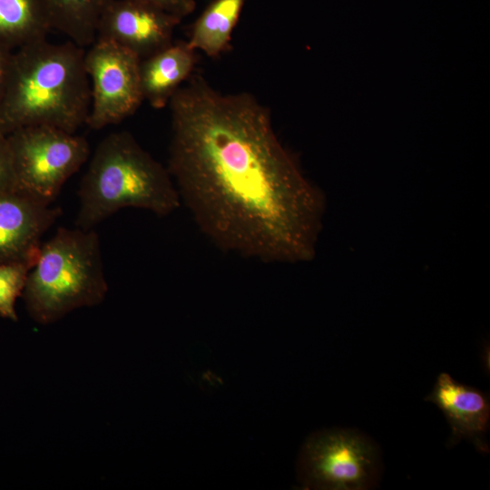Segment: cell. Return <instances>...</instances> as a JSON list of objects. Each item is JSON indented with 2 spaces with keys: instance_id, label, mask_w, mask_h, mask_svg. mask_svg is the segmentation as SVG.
Wrapping results in <instances>:
<instances>
[{
  "instance_id": "1",
  "label": "cell",
  "mask_w": 490,
  "mask_h": 490,
  "mask_svg": "<svg viewBox=\"0 0 490 490\" xmlns=\"http://www.w3.org/2000/svg\"><path fill=\"white\" fill-rule=\"evenodd\" d=\"M168 170L181 201L217 247L266 263L309 261L325 198L249 93H223L191 75L169 102Z\"/></svg>"
},
{
  "instance_id": "2",
  "label": "cell",
  "mask_w": 490,
  "mask_h": 490,
  "mask_svg": "<svg viewBox=\"0 0 490 490\" xmlns=\"http://www.w3.org/2000/svg\"><path fill=\"white\" fill-rule=\"evenodd\" d=\"M85 51L69 41L43 39L23 46L11 62L1 103L0 134L30 126L75 132L86 124L91 85Z\"/></svg>"
},
{
  "instance_id": "3",
  "label": "cell",
  "mask_w": 490,
  "mask_h": 490,
  "mask_svg": "<svg viewBox=\"0 0 490 490\" xmlns=\"http://www.w3.org/2000/svg\"><path fill=\"white\" fill-rule=\"evenodd\" d=\"M78 196L76 227L93 229L119 210L138 208L164 217L181 206L168 168L127 132L110 133L97 146Z\"/></svg>"
},
{
  "instance_id": "4",
  "label": "cell",
  "mask_w": 490,
  "mask_h": 490,
  "mask_svg": "<svg viewBox=\"0 0 490 490\" xmlns=\"http://www.w3.org/2000/svg\"><path fill=\"white\" fill-rule=\"evenodd\" d=\"M107 292L97 232L60 227L42 243L21 297L31 318L49 325L75 309L101 304Z\"/></svg>"
},
{
  "instance_id": "5",
  "label": "cell",
  "mask_w": 490,
  "mask_h": 490,
  "mask_svg": "<svg viewBox=\"0 0 490 490\" xmlns=\"http://www.w3.org/2000/svg\"><path fill=\"white\" fill-rule=\"evenodd\" d=\"M7 141L17 188L47 204L90 154L84 137L49 126L17 129Z\"/></svg>"
},
{
  "instance_id": "6",
  "label": "cell",
  "mask_w": 490,
  "mask_h": 490,
  "mask_svg": "<svg viewBox=\"0 0 490 490\" xmlns=\"http://www.w3.org/2000/svg\"><path fill=\"white\" fill-rule=\"evenodd\" d=\"M141 59L131 51L105 40H95L85 52L84 65L91 85V107L86 125L100 130L132 115L143 101Z\"/></svg>"
},
{
  "instance_id": "7",
  "label": "cell",
  "mask_w": 490,
  "mask_h": 490,
  "mask_svg": "<svg viewBox=\"0 0 490 490\" xmlns=\"http://www.w3.org/2000/svg\"><path fill=\"white\" fill-rule=\"evenodd\" d=\"M374 450L362 436L328 431L312 436L303 451L306 483L325 489H363L374 470Z\"/></svg>"
},
{
  "instance_id": "8",
  "label": "cell",
  "mask_w": 490,
  "mask_h": 490,
  "mask_svg": "<svg viewBox=\"0 0 490 490\" xmlns=\"http://www.w3.org/2000/svg\"><path fill=\"white\" fill-rule=\"evenodd\" d=\"M181 18L131 0H112L103 10L95 40L113 42L141 60L172 44Z\"/></svg>"
},
{
  "instance_id": "9",
  "label": "cell",
  "mask_w": 490,
  "mask_h": 490,
  "mask_svg": "<svg viewBox=\"0 0 490 490\" xmlns=\"http://www.w3.org/2000/svg\"><path fill=\"white\" fill-rule=\"evenodd\" d=\"M61 213L60 208L18 188L0 192V262L24 261L34 266L42 237Z\"/></svg>"
},
{
  "instance_id": "10",
  "label": "cell",
  "mask_w": 490,
  "mask_h": 490,
  "mask_svg": "<svg viewBox=\"0 0 490 490\" xmlns=\"http://www.w3.org/2000/svg\"><path fill=\"white\" fill-rule=\"evenodd\" d=\"M426 400L442 411L452 430L451 443L465 438L479 451H487L485 436L490 416L489 399L480 390L440 373Z\"/></svg>"
},
{
  "instance_id": "11",
  "label": "cell",
  "mask_w": 490,
  "mask_h": 490,
  "mask_svg": "<svg viewBox=\"0 0 490 490\" xmlns=\"http://www.w3.org/2000/svg\"><path fill=\"white\" fill-rule=\"evenodd\" d=\"M194 50L187 43L172 44L140 62L143 100L160 109L169 103L180 84L192 74Z\"/></svg>"
},
{
  "instance_id": "12",
  "label": "cell",
  "mask_w": 490,
  "mask_h": 490,
  "mask_svg": "<svg viewBox=\"0 0 490 490\" xmlns=\"http://www.w3.org/2000/svg\"><path fill=\"white\" fill-rule=\"evenodd\" d=\"M112 0H42L52 30L84 48L96 39L99 19Z\"/></svg>"
},
{
  "instance_id": "13",
  "label": "cell",
  "mask_w": 490,
  "mask_h": 490,
  "mask_svg": "<svg viewBox=\"0 0 490 490\" xmlns=\"http://www.w3.org/2000/svg\"><path fill=\"white\" fill-rule=\"evenodd\" d=\"M246 0H214L195 22L187 44L216 57L229 46Z\"/></svg>"
},
{
  "instance_id": "14",
  "label": "cell",
  "mask_w": 490,
  "mask_h": 490,
  "mask_svg": "<svg viewBox=\"0 0 490 490\" xmlns=\"http://www.w3.org/2000/svg\"><path fill=\"white\" fill-rule=\"evenodd\" d=\"M51 30L42 0H0V37L24 46L46 39Z\"/></svg>"
},
{
  "instance_id": "15",
  "label": "cell",
  "mask_w": 490,
  "mask_h": 490,
  "mask_svg": "<svg viewBox=\"0 0 490 490\" xmlns=\"http://www.w3.org/2000/svg\"><path fill=\"white\" fill-rule=\"evenodd\" d=\"M33 265L24 261L0 262V317L18 321L15 303L22 296Z\"/></svg>"
},
{
  "instance_id": "16",
  "label": "cell",
  "mask_w": 490,
  "mask_h": 490,
  "mask_svg": "<svg viewBox=\"0 0 490 490\" xmlns=\"http://www.w3.org/2000/svg\"><path fill=\"white\" fill-rule=\"evenodd\" d=\"M17 189L13 157L8 141L0 134V192Z\"/></svg>"
},
{
  "instance_id": "17",
  "label": "cell",
  "mask_w": 490,
  "mask_h": 490,
  "mask_svg": "<svg viewBox=\"0 0 490 490\" xmlns=\"http://www.w3.org/2000/svg\"><path fill=\"white\" fill-rule=\"evenodd\" d=\"M144 4L179 18H182L191 14L195 8L194 0H131Z\"/></svg>"
},
{
  "instance_id": "18",
  "label": "cell",
  "mask_w": 490,
  "mask_h": 490,
  "mask_svg": "<svg viewBox=\"0 0 490 490\" xmlns=\"http://www.w3.org/2000/svg\"><path fill=\"white\" fill-rule=\"evenodd\" d=\"M10 66L11 62L8 61L3 52L0 51V104L2 103L5 95Z\"/></svg>"
}]
</instances>
